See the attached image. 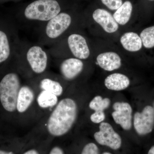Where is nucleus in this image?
Instances as JSON below:
<instances>
[{
    "label": "nucleus",
    "mask_w": 154,
    "mask_h": 154,
    "mask_svg": "<svg viewBox=\"0 0 154 154\" xmlns=\"http://www.w3.org/2000/svg\"><path fill=\"white\" fill-rule=\"evenodd\" d=\"M60 11V6L56 0H36L27 6L24 16L30 21L48 22Z\"/></svg>",
    "instance_id": "nucleus-3"
},
{
    "label": "nucleus",
    "mask_w": 154,
    "mask_h": 154,
    "mask_svg": "<svg viewBox=\"0 0 154 154\" xmlns=\"http://www.w3.org/2000/svg\"><path fill=\"white\" fill-rule=\"evenodd\" d=\"M110 101L108 98L103 99L101 96H96L91 100L89 107L92 110L96 111H104L110 106Z\"/></svg>",
    "instance_id": "nucleus-21"
},
{
    "label": "nucleus",
    "mask_w": 154,
    "mask_h": 154,
    "mask_svg": "<svg viewBox=\"0 0 154 154\" xmlns=\"http://www.w3.org/2000/svg\"><path fill=\"white\" fill-rule=\"evenodd\" d=\"M133 10L132 4L129 1H127L113 14V17L116 22L119 25H126L129 22Z\"/></svg>",
    "instance_id": "nucleus-16"
},
{
    "label": "nucleus",
    "mask_w": 154,
    "mask_h": 154,
    "mask_svg": "<svg viewBox=\"0 0 154 154\" xmlns=\"http://www.w3.org/2000/svg\"><path fill=\"white\" fill-rule=\"evenodd\" d=\"M97 64L107 71H112L121 66V57L116 53L110 51L100 54L96 58Z\"/></svg>",
    "instance_id": "nucleus-12"
},
{
    "label": "nucleus",
    "mask_w": 154,
    "mask_h": 154,
    "mask_svg": "<svg viewBox=\"0 0 154 154\" xmlns=\"http://www.w3.org/2000/svg\"><path fill=\"white\" fill-rule=\"evenodd\" d=\"M105 115L104 111H96L91 116V120L94 123H100L105 120Z\"/></svg>",
    "instance_id": "nucleus-24"
},
{
    "label": "nucleus",
    "mask_w": 154,
    "mask_h": 154,
    "mask_svg": "<svg viewBox=\"0 0 154 154\" xmlns=\"http://www.w3.org/2000/svg\"><path fill=\"white\" fill-rule=\"evenodd\" d=\"M94 21L107 33H115L119 28L118 23L109 12L102 9H96L93 14Z\"/></svg>",
    "instance_id": "nucleus-11"
},
{
    "label": "nucleus",
    "mask_w": 154,
    "mask_h": 154,
    "mask_svg": "<svg viewBox=\"0 0 154 154\" xmlns=\"http://www.w3.org/2000/svg\"><path fill=\"white\" fill-rule=\"evenodd\" d=\"M84 66L81 60L76 58H69L61 63L60 71L61 74L66 79L72 80L82 72Z\"/></svg>",
    "instance_id": "nucleus-10"
},
{
    "label": "nucleus",
    "mask_w": 154,
    "mask_h": 154,
    "mask_svg": "<svg viewBox=\"0 0 154 154\" xmlns=\"http://www.w3.org/2000/svg\"><path fill=\"white\" fill-rule=\"evenodd\" d=\"M99 128V131L94 135V138L98 143L114 150L118 149L121 147V138L111 125L107 122H102L100 123Z\"/></svg>",
    "instance_id": "nucleus-6"
},
{
    "label": "nucleus",
    "mask_w": 154,
    "mask_h": 154,
    "mask_svg": "<svg viewBox=\"0 0 154 154\" xmlns=\"http://www.w3.org/2000/svg\"><path fill=\"white\" fill-rule=\"evenodd\" d=\"M78 106L73 99L66 98L58 102L47 120L46 128L49 134L60 137L71 129L76 119Z\"/></svg>",
    "instance_id": "nucleus-1"
},
{
    "label": "nucleus",
    "mask_w": 154,
    "mask_h": 154,
    "mask_svg": "<svg viewBox=\"0 0 154 154\" xmlns=\"http://www.w3.org/2000/svg\"><path fill=\"white\" fill-rule=\"evenodd\" d=\"M49 154H64L63 150L58 146H55L51 149Z\"/></svg>",
    "instance_id": "nucleus-25"
},
{
    "label": "nucleus",
    "mask_w": 154,
    "mask_h": 154,
    "mask_svg": "<svg viewBox=\"0 0 154 154\" xmlns=\"http://www.w3.org/2000/svg\"><path fill=\"white\" fill-rule=\"evenodd\" d=\"M105 5L112 11L117 10L122 5V0H101Z\"/></svg>",
    "instance_id": "nucleus-22"
},
{
    "label": "nucleus",
    "mask_w": 154,
    "mask_h": 154,
    "mask_svg": "<svg viewBox=\"0 0 154 154\" xmlns=\"http://www.w3.org/2000/svg\"><path fill=\"white\" fill-rule=\"evenodd\" d=\"M153 110H154V107H153Z\"/></svg>",
    "instance_id": "nucleus-31"
},
{
    "label": "nucleus",
    "mask_w": 154,
    "mask_h": 154,
    "mask_svg": "<svg viewBox=\"0 0 154 154\" xmlns=\"http://www.w3.org/2000/svg\"><path fill=\"white\" fill-rule=\"evenodd\" d=\"M0 154H14L13 152H7L4 151L0 150Z\"/></svg>",
    "instance_id": "nucleus-28"
},
{
    "label": "nucleus",
    "mask_w": 154,
    "mask_h": 154,
    "mask_svg": "<svg viewBox=\"0 0 154 154\" xmlns=\"http://www.w3.org/2000/svg\"><path fill=\"white\" fill-rule=\"evenodd\" d=\"M58 96L48 91L42 90L37 96V104L43 109L51 108L56 106L58 102Z\"/></svg>",
    "instance_id": "nucleus-18"
},
{
    "label": "nucleus",
    "mask_w": 154,
    "mask_h": 154,
    "mask_svg": "<svg viewBox=\"0 0 154 154\" xmlns=\"http://www.w3.org/2000/svg\"><path fill=\"white\" fill-rule=\"evenodd\" d=\"M148 154H154V145L150 149Z\"/></svg>",
    "instance_id": "nucleus-27"
},
{
    "label": "nucleus",
    "mask_w": 154,
    "mask_h": 154,
    "mask_svg": "<svg viewBox=\"0 0 154 154\" xmlns=\"http://www.w3.org/2000/svg\"><path fill=\"white\" fill-rule=\"evenodd\" d=\"M40 89L48 91L59 97L62 95L63 88L58 81L49 78H43L39 83Z\"/></svg>",
    "instance_id": "nucleus-17"
},
{
    "label": "nucleus",
    "mask_w": 154,
    "mask_h": 154,
    "mask_svg": "<svg viewBox=\"0 0 154 154\" xmlns=\"http://www.w3.org/2000/svg\"><path fill=\"white\" fill-rule=\"evenodd\" d=\"M72 17L66 13H60L47 22L43 31V38L48 42H57L58 38L68 29Z\"/></svg>",
    "instance_id": "nucleus-4"
},
{
    "label": "nucleus",
    "mask_w": 154,
    "mask_h": 154,
    "mask_svg": "<svg viewBox=\"0 0 154 154\" xmlns=\"http://www.w3.org/2000/svg\"><path fill=\"white\" fill-rule=\"evenodd\" d=\"M21 86L20 78L16 73L5 75L0 82V101L8 112L17 110V97Z\"/></svg>",
    "instance_id": "nucleus-2"
},
{
    "label": "nucleus",
    "mask_w": 154,
    "mask_h": 154,
    "mask_svg": "<svg viewBox=\"0 0 154 154\" xmlns=\"http://www.w3.org/2000/svg\"><path fill=\"white\" fill-rule=\"evenodd\" d=\"M149 1H151V2H154V0H149Z\"/></svg>",
    "instance_id": "nucleus-30"
},
{
    "label": "nucleus",
    "mask_w": 154,
    "mask_h": 154,
    "mask_svg": "<svg viewBox=\"0 0 154 154\" xmlns=\"http://www.w3.org/2000/svg\"><path fill=\"white\" fill-rule=\"evenodd\" d=\"M130 84V81L128 77L118 73L109 75L105 80V87L112 91H122L128 88Z\"/></svg>",
    "instance_id": "nucleus-14"
},
{
    "label": "nucleus",
    "mask_w": 154,
    "mask_h": 154,
    "mask_svg": "<svg viewBox=\"0 0 154 154\" xmlns=\"http://www.w3.org/2000/svg\"><path fill=\"white\" fill-rule=\"evenodd\" d=\"M81 154H99V149L95 143H88L84 147Z\"/></svg>",
    "instance_id": "nucleus-23"
},
{
    "label": "nucleus",
    "mask_w": 154,
    "mask_h": 154,
    "mask_svg": "<svg viewBox=\"0 0 154 154\" xmlns=\"http://www.w3.org/2000/svg\"><path fill=\"white\" fill-rule=\"evenodd\" d=\"M142 44L146 48L154 47V26L144 29L140 34Z\"/></svg>",
    "instance_id": "nucleus-20"
},
{
    "label": "nucleus",
    "mask_w": 154,
    "mask_h": 154,
    "mask_svg": "<svg viewBox=\"0 0 154 154\" xmlns=\"http://www.w3.org/2000/svg\"><path fill=\"white\" fill-rule=\"evenodd\" d=\"M69 49L75 58L86 60L90 55V50L85 38L81 34L73 33L68 37Z\"/></svg>",
    "instance_id": "nucleus-9"
},
{
    "label": "nucleus",
    "mask_w": 154,
    "mask_h": 154,
    "mask_svg": "<svg viewBox=\"0 0 154 154\" xmlns=\"http://www.w3.org/2000/svg\"><path fill=\"white\" fill-rule=\"evenodd\" d=\"M120 42L123 48L130 52L139 51L142 47L140 36L134 32L125 33L120 38Z\"/></svg>",
    "instance_id": "nucleus-15"
},
{
    "label": "nucleus",
    "mask_w": 154,
    "mask_h": 154,
    "mask_svg": "<svg viewBox=\"0 0 154 154\" xmlns=\"http://www.w3.org/2000/svg\"><path fill=\"white\" fill-rule=\"evenodd\" d=\"M114 111L112 117L116 124L119 125L125 130L128 131L132 127V109L127 102H116L113 105Z\"/></svg>",
    "instance_id": "nucleus-8"
},
{
    "label": "nucleus",
    "mask_w": 154,
    "mask_h": 154,
    "mask_svg": "<svg viewBox=\"0 0 154 154\" xmlns=\"http://www.w3.org/2000/svg\"><path fill=\"white\" fill-rule=\"evenodd\" d=\"M103 154H110V153H108V152H105V153H103Z\"/></svg>",
    "instance_id": "nucleus-29"
},
{
    "label": "nucleus",
    "mask_w": 154,
    "mask_h": 154,
    "mask_svg": "<svg viewBox=\"0 0 154 154\" xmlns=\"http://www.w3.org/2000/svg\"><path fill=\"white\" fill-rule=\"evenodd\" d=\"M25 57L32 71L41 74L46 70L48 63V56L44 48L38 45L30 46L26 50Z\"/></svg>",
    "instance_id": "nucleus-5"
},
{
    "label": "nucleus",
    "mask_w": 154,
    "mask_h": 154,
    "mask_svg": "<svg viewBox=\"0 0 154 154\" xmlns=\"http://www.w3.org/2000/svg\"><path fill=\"white\" fill-rule=\"evenodd\" d=\"M23 154H39L38 152L35 149H30L25 152Z\"/></svg>",
    "instance_id": "nucleus-26"
},
{
    "label": "nucleus",
    "mask_w": 154,
    "mask_h": 154,
    "mask_svg": "<svg viewBox=\"0 0 154 154\" xmlns=\"http://www.w3.org/2000/svg\"><path fill=\"white\" fill-rule=\"evenodd\" d=\"M35 98L33 89L27 85L21 86L17 97V110L19 113H25L32 105Z\"/></svg>",
    "instance_id": "nucleus-13"
},
{
    "label": "nucleus",
    "mask_w": 154,
    "mask_h": 154,
    "mask_svg": "<svg viewBox=\"0 0 154 154\" xmlns=\"http://www.w3.org/2000/svg\"><path fill=\"white\" fill-rule=\"evenodd\" d=\"M134 125L136 131L140 135H144L152 131L154 126L153 108L148 105L141 112L134 115Z\"/></svg>",
    "instance_id": "nucleus-7"
},
{
    "label": "nucleus",
    "mask_w": 154,
    "mask_h": 154,
    "mask_svg": "<svg viewBox=\"0 0 154 154\" xmlns=\"http://www.w3.org/2000/svg\"><path fill=\"white\" fill-rule=\"evenodd\" d=\"M11 54V48L7 34L0 30V63L8 58Z\"/></svg>",
    "instance_id": "nucleus-19"
}]
</instances>
